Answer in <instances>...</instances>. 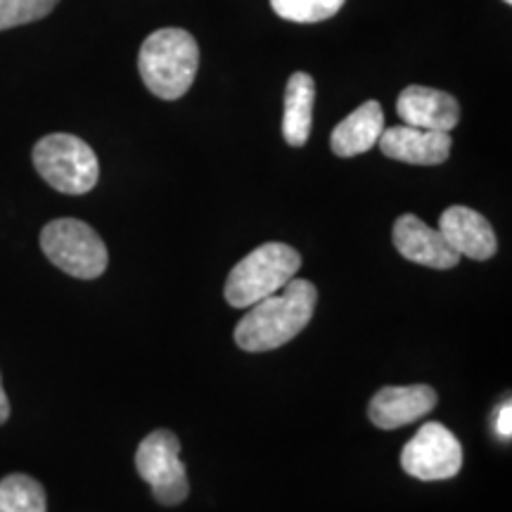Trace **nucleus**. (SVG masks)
<instances>
[{
    "label": "nucleus",
    "instance_id": "nucleus-11",
    "mask_svg": "<svg viewBox=\"0 0 512 512\" xmlns=\"http://www.w3.org/2000/svg\"><path fill=\"white\" fill-rule=\"evenodd\" d=\"M396 112L406 126L451 133L460 121V105L453 95L427 86L403 88L396 100Z\"/></svg>",
    "mask_w": 512,
    "mask_h": 512
},
{
    "label": "nucleus",
    "instance_id": "nucleus-5",
    "mask_svg": "<svg viewBox=\"0 0 512 512\" xmlns=\"http://www.w3.org/2000/svg\"><path fill=\"white\" fill-rule=\"evenodd\" d=\"M41 249L60 271L81 280L100 278L110 264L105 242L79 219L50 221L41 233Z\"/></svg>",
    "mask_w": 512,
    "mask_h": 512
},
{
    "label": "nucleus",
    "instance_id": "nucleus-12",
    "mask_svg": "<svg viewBox=\"0 0 512 512\" xmlns=\"http://www.w3.org/2000/svg\"><path fill=\"white\" fill-rule=\"evenodd\" d=\"M439 233L453 252L467 259L486 261L496 254V233L491 223L470 207H448L439 219Z\"/></svg>",
    "mask_w": 512,
    "mask_h": 512
},
{
    "label": "nucleus",
    "instance_id": "nucleus-2",
    "mask_svg": "<svg viewBox=\"0 0 512 512\" xmlns=\"http://www.w3.org/2000/svg\"><path fill=\"white\" fill-rule=\"evenodd\" d=\"M200 67V48L185 29H159L140 46L138 69L147 91L162 100H178L190 91Z\"/></svg>",
    "mask_w": 512,
    "mask_h": 512
},
{
    "label": "nucleus",
    "instance_id": "nucleus-16",
    "mask_svg": "<svg viewBox=\"0 0 512 512\" xmlns=\"http://www.w3.org/2000/svg\"><path fill=\"white\" fill-rule=\"evenodd\" d=\"M347 0H271V8L287 22L316 24L335 17Z\"/></svg>",
    "mask_w": 512,
    "mask_h": 512
},
{
    "label": "nucleus",
    "instance_id": "nucleus-13",
    "mask_svg": "<svg viewBox=\"0 0 512 512\" xmlns=\"http://www.w3.org/2000/svg\"><path fill=\"white\" fill-rule=\"evenodd\" d=\"M384 131V112L377 100L363 102L335 126L330 136V147L337 157H356L377 145Z\"/></svg>",
    "mask_w": 512,
    "mask_h": 512
},
{
    "label": "nucleus",
    "instance_id": "nucleus-4",
    "mask_svg": "<svg viewBox=\"0 0 512 512\" xmlns=\"http://www.w3.org/2000/svg\"><path fill=\"white\" fill-rule=\"evenodd\" d=\"M34 166L50 188L86 195L98 185L100 164L93 147L72 133H50L34 145Z\"/></svg>",
    "mask_w": 512,
    "mask_h": 512
},
{
    "label": "nucleus",
    "instance_id": "nucleus-17",
    "mask_svg": "<svg viewBox=\"0 0 512 512\" xmlns=\"http://www.w3.org/2000/svg\"><path fill=\"white\" fill-rule=\"evenodd\" d=\"M60 0H0V31L48 17Z\"/></svg>",
    "mask_w": 512,
    "mask_h": 512
},
{
    "label": "nucleus",
    "instance_id": "nucleus-14",
    "mask_svg": "<svg viewBox=\"0 0 512 512\" xmlns=\"http://www.w3.org/2000/svg\"><path fill=\"white\" fill-rule=\"evenodd\" d=\"M313 102H316V83L306 72H294L287 81L283 138L287 145L302 147L311 136Z\"/></svg>",
    "mask_w": 512,
    "mask_h": 512
},
{
    "label": "nucleus",
    "instance_id": "nucleus-6",
    "mask_svg": "<svg viewBox=\"0 0 512 512\" xmlns=\"http://www.w3.org/2000/svg\"><path fill=\"white\" fill-rule=\"evenodd\" d=\"M136 470L150 484L157 503L178 505L188 498L190 486L181 460V441L174 432L147 434L136 451Z\"/></svg>",
    "mask_w": 512,
    "mask_h": 512
},
{
    "label": "nucleus",
    "instance_id": "nucleus-3",
    "mask_svg": "<svg viewBox=\"0 0 512 512\" xmlns=\"http://www.w3.org/2000/svg\"><path fill=\"white\" fill-rule=\"evenodd\" d=\"M302 268V256L297 249L283 242H268L249 252L240 264H235L226 280V302L233 309H249L261 299L280 292L297 278Z\"/></svg>",
    "mask_w": 512,
    "mask_h": 512
},
{
    "label": "nucleus",
    "instance_id": "nucleus-9",
    "mask_svg": "<svg viewBox=\"0 0 512 512\" xmlns=\"http://www.w3.org/2000/svg\"><path fill=\"white\" fill-rule=\"evenodd\" d=\"M392 240L403 259L413 264L446 271V268L458 266L460 261V254L453 252L444 235L413 214H403L396 219Z\"/></svg>",
    "mask_w": 512,
    "mask_h": 512
},
{
    "label": "nucleus",
    "instance_id": "nucleus-20",
    "mask_svg": "<svg viewBox=\"0 0 512 512\" xmlns=\"http://www.w3.org/2000/svg\"><path fill=\"white\" fill-rule=\"evenodd\" d=\"M503 3H505V5H512V0H503Z\"/></svg>",
    "mask_w": 512,
    "mask_h": 512
},
{
    "label": "nucleus",
    "instance_id": "nucleus-19",
    "mask_svg": "<svg viewBox=\"0 0 512 512\" xmlns=\"http://www.w3.org/2000/svg\"><path fill=\"white\" fill-rule=\"evenodd\" d=\"M8 418H10V401H8V394H5L3 377H0V425H3Z\"/></svg>",
    "mask_w": 512,
    "mask_h": 512
},
{
    "label": "nucleus",
    "instance_id": "nucleus-1",
    "mask_svg": "<svg viewBox=\"0 0 512 512\" xmlns=\"http://www.w3.org/2000/svg\"><path fill=\"white\" fill-rule=\"evenodd\" d=\"M316 302V285L309 280L292 278L280 292L249 306L235 328V342L240 349L252 351V354L283 347L311 323Z\"/></svg>",
    "mask_w": 512,
    "mask_h": 512
},
{
    "label": "nucleus",
    "instance_id": "nucleus-8",
    "mask_svg": "<svg viewBox=\"0 0 512 512\" xmlns=\"http://www.w3.org/2000/svg\"><path fill=\"white\" fill-rule=\"evenodd\" d=\"M437 406V392L427 384L408 387H384L368 403L370 422L380 430H396L425 418Z\"/></svg>",
    "mask_w": 512,
    "mask_h": 512
},
{
    "label": "nucleus",
    "instance_id": "nucleus-15",
    "mask_svg": "<svg viewBox=\"0 0 512 512\" xmlns=\"http://www.w3.org/2000/svg\"><path fill=\"white\" fill-rule=\"evenodd\" d=\"M0 512H48L43 486L29 475L0 479Z\"/></svg>",
    "mask_w": 512,
    "mask_h": 512
},
{
    "label": "nucleus",
    "instance_id": "nucleus-18",
    "mask_svg": "<svg viewBox=\"0 0 512 512\" xmlns=\"http://www.w3.org/2000/svg\"><path fill=\"white\" fill-rule=\"evenodd\" d=\"M512 406L510 401L501 406V411H498V418H496V432L501 434V437L510 439L512 437Z\"/></svg>",
    "mask_w": 512,
    "mask_h": 512
},
{
    "label": "nucleus",
    "instance_id": "nucleus-7",
    "mask_svg": "<svg viewBox=\"0 0 512 512\" xmlns=\"http://www.w3.org/2000/svg\"><path fill=\"white\" fill-rule=\"evenodd\" d=\"M401 467L420 482H441L456 477L463 467V446L441 422H425L403 446Z\"/></svg>",
    "mask_w": 512,
    "mask_h": 512
},
{
    "label": "nucleus",
    "instance_id": "nucleus-10",
    "mask_svg": "<svg viewBox=\"0 0 512 512\" xmlns=\"http://www.w3.org/2000/svg\"><path fill=\"white\" fill-rule=\"evenodd\" d=\"M377 145H380L384 157L418 166L444 164L448 155H451V136L448 133L427 131V128L406 124L382 131Z\"/></svg>",
    "mask_w": 512,
    "mask_h": 512
}]
</instances>
